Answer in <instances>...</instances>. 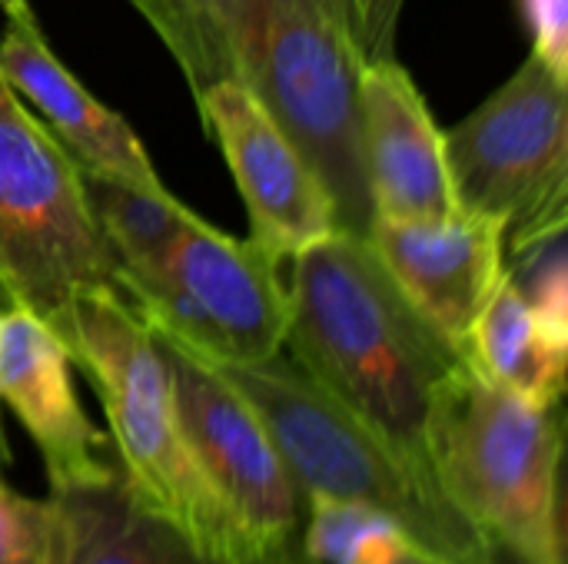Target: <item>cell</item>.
Instances as JSON below:
<instances>
[{
	"mask_svg": "<svg viewBox=\"0 0 568 564\" xmlns=\"http://www.w3.org/2000/svg\"><path fill=\"white\" fill-rule=\"evenodd\" d=\"M286 293L290 359L433 475L429 425L463 352L413 309L366 236L336 229L290 256Z\"/></svg>",
	"mask_w": 568,
	"mask_h": 564,
	"instance_id": "obj_1",
	"label": "cell"
},
{
	"mask_svg": "<svg viewBox=\"0 0 568 564\" xmlns=\"http://www.w3.org/2000/svg\"><path fill=\"white\" fill-rule=\"evenodd\" d=\"M73 366L90 379L116 449V472L143 512L196 552L230 562L256 555L203 479L180 425L173 382L153 332L106 286L77 293L50 319Z\"/></svg>",
	"mask_w": 568,
	"mask_h": 564,
	"instance_id": "obj_2",
	"label": "cell"
},
{
	"mask_svg": "<svg viewBox=\"0 0 568 564\" xmlns=\"http://www.w3.org/2000/svg\"><path fill=\"white\" fill-rule=\"evenodd\" d=\"M213 369L260 416L303 499H346L393 515L429 564H506L433 475L310 379L286 349Z\"/></svg>",
	"mask_w": 568,
	"mask_h": 564,
	"instance_id": "obj_3",
	"label": "cell"
},
{
	"mask_svg": "<svg viewBox=\"0 0 568 564\" xmlns=\"http://www.w3.org/2000/svg\"><path fill=\"white\" fill-rule=\"evenodd\" d=\"M429 465L446 499L516 564H566L562 416L463 366L439 392Z\"/></svg>",
	"mask_w": 568,
	"mask_h": 564,
	"instance_id": "obj_4",
	"label": "cell"
},
{
	"mask_svg": "<svg viewBox=\"0 0 568 564\" xmlns=\"http://www.w3.org/2000/svg\"><path fill=\"white\" fill-rule=\"evenodd\" d=\"M236 73L333 196L339 229L366 236L373 203L363 166L356 43L310 0H240Z\"/></svg>",
	"mask_w": 568,
	"mask_h": 564,
	"instance_id": "obj_5",
	"label": "cell"
},
{
	"mask_svg": "<svg viewBox=\"0 0 568 564\" xmlns=\"http://www.w3.org/2000/svg\"><path fill=\"white\" fill-rule=\"evenodd\" d=\"M97 286L116 293V259L90 213L83 170L0 73V306L50 322Z\"/></svg>",
	"mask_w": 568,
	"mask_h": 564,
	"instance_id": "obj_6",
	"label": "cell"
},
{
	"mask_svg": "<svg viewBox=\"0 0 568 564\" xmlns=\"http://www.w3.org/2000/svg\"><path fill=\"white\" fill-rule=\"evenodd\" d=\"M446 160L459 209L503 223L513 253L566 233L568 76L529 53L446 133Z\"/></svg>",
	"mask_w": 568,
	"mask_h": 564,
	"instance_id": "obj_7",
	"label": "cell"
},
{
	"mask_svg": "<svg viewBox=\"0 0 568 564\" xmlns=\"http://www.w3.org/2000/svg\"><path fill=\"white\" fill-rule=\"evenodd\" d=\"M153 339L173 382L190 452L246 545L256 555L293 545L303 522V495L260 416L210 362L160 336Z\"/></svg>",
	"mask_w": 568,
	"mask_h": 564,
	"instance_id": "obj_8",
	"label": "cell"
},
{
	"mask_svg": "<svg viewBox=\"0 0 568 564\" xmlns=\"http://www.w3.org/2000/svg\"><path fill=\"white\" fill-rule=\"evenodd\" d=\"M193 100L236 180L256 243L290 259L339 229L323 180L240 80H220Z\"/></svg>",
	"mask_w": 568,
	"mask_h": 564,
	"instance_id": "obj_9",
	"label": "cell"
},
{
	"mask_svg": "<svg viewBox=\"0 0 568 564\" xmlns=\"http://www.w3.org/2000/svg\"><path fill=\"white\" fill-rule=\"evenodd\" d=\"M0 406L37 445L50 495L97 489L116 475L106 459L110 439L90 422L73 389L63 339L23 306H0Z\"/></svg>",
	"mask_w": 568,
	"mask_h": 564,
	"instance_id": "obj_10",
	"label": "cell"
},
{
	"mask_svg": "<svg viewBox=\"0 0 568 564\" xmlns=\"http://www.w3.org/2000/svg\"><path fill=\"white\" fill-rule=\"evenodd\" d=\"M359 126L373 219L439 223L463 213L449 176L446 133L396 57L363 63Z\"/></svg>",
	"mask_w": 568,
	"mask_h": 564,
	"instance_id": "obj_11",
	"label": "cell"
},
{
	"mask_svg": "<svg viewBox=\"0 0 568 564\" xmlns=\"http://www.w3.org/2000/svg\"><path fill=\"white\" fill-rule=\"evenodd\" d=\"M366 239L413 309L463 352L473 322L506 276L503 223L466 209L439 223L373 219Z\"/></svg>",
	"mask_w": 568,
	"mask_h": 564,
	"instance_id": "obj_12",
	"label": "cell"
},
{
	"mask_svg": "<svg viewBox=\"0 0 568 564\" xmlns=\"http://www.w3.org/2000/svg\"><path fill=\"white\" fill-rule=\"evenodd\" d=\"M280 256L190 213L160 269L200 306L220 339V362H263L283 352L290 293ZM216 362V366H220Z\"/></svg>",
	"mask_w": 568,
	"mask_h": 564,
	"instance_id": "obj_13",
	"label": "cell"
},
{
	"mask_svg": "<svg viewBox=\"0 0 568 564\" xmlns=\"http://www.w3.org/2000/svg\"><path fill=\"white\" fill-rule=\"evenodd\" d=\"M0 73L80 170L140 189H166L130 123L116 110L103 106L57 60L33 13L7 17V30L0 37Z\"/></svg>",
	"mask_w": 568,
	"mask_h": 564,
	"instance_id": "obj_14",
	"label": "cell"
},
{
	"mask_svg": "<svg viewBox=\"0 0 568 564\" xmlns=\"http://www.w3.org/2000/svg\"><path fill=\"white\" fill-rule=\"evenodd\" d=\"M57 515L53 564H313L300 542L253 558L230 562L196 552L186 539L143 512L120 472L97 489L50 495Z\"/></svg>",
	"mask_w": 568,
	"mask_h": 564,
	"instance_id": "obj_15",
	"label": "cell"
},
{
	"mask_svg": "<svg viewBox=\"0 0 568 564\" xmlns=\"http://www.w3.org/2000/svg\"><path fill=\"white\" fill-rule=\"evenodd\" d=\"M463 359L486 382L536 402L562 406L568 369V329L546 322L516 279L506 273L473 322Z\"/></svg>",
	"mask_w": 568,
	"mask_h": 564,
	"instance_id": "obj_16",
	"label": "cell"
},
{
	"mask_svg": "<svg viewBox=\"0 0 568 564\" xmlns=\"http://www.w3.org/2000/svg\"><path fill=\"white\" fill-rule=\"evenodd\" d=\"M83 186L90 213L116 259V276L156 269L166 249L173 246L176 233L183 229L186 216L193 213L170 189H140L87 170Z\"/></svg>",
	"mask_w": 568,
	"mask_h": 564,
	"instance_id": "obj_17",
	"label": "cell"
},
{
	"mask_svg": "<svg viewBox=\"0 0 568 564\" xmlns=\"http://www.w3.org/2000/svg\"><path fill=\"white\" fill-rule=\"evenodd\" d=\"M296 542L313 564H429L393 515L346 499H303Z\"/></svg>",
	"mask_w": 568,
	"mask_h": 564,
	"instance_id": "obj_18",
	"label": "cell"
},
{
	"mask_svg": "<svg viewBox=\"0 0 568 564\" xmlns=\"http://www.w3.org/2000/svg\"><path fill=\"white\" fill-rule=\"evenodd\" d=\"M183 70L193 96L233 80V27L240 0H130Z\"/></svg>",
	"mask_w": 568,
	"mask_h": 564,
	"instance_id": "obj_19",
	"label": "cell"
},
{
	"mask_svg": "<svg viewBox=\"0 0 568 564\" xmlns=\"http://www.w3.org/2000/svg\"><path fill=\"white\" fill-rule=\"evenodd\" d=\"M53 502L27 499L0 479V564H53Z\"/></svg>",
	"mask_w": 568,
	"mask_h": 564,
	"instance_id": "obj_20",
	"label": "cell"
},
{
	"mask_svg": "<svg viewBox=\"0 0 568 564\" xmlns=\"http://www.w3.org/2000/svg\"><path fill=\"white\" fill-rule=\"evenodd\" d=\"M403 3L406 0H349L353 43L366 63L396 57V30H399Z\"/></svg>",
	"mask_w": 568,
	"mask_h": 564,
	"instance_id": "obj_21",
	"label": "cell"
},
{
	"mask_svg": "<svg viewBox=\"0 0 568 564\" xmlns=\"http://www.w3.org/2000/svg\"><path fill=\"white\" fill-rule=\"evenodd\" d=\"M532 33V53L568 76V0H519Z\"/></svg>",
	"mask_w": 568,
	"mask_h": 564,
	"instance_id": "obj_22",
	"label": "cell"
},
{
	"mask_svg": "<svg viewBox=\"0 0 568 564\" xmlns=\"http://www.w3.org/2000/svg\"><path fill=\"white\" fill-rule=\"evenodd\" d=\"M310 3L353 40V7H349V0H310Z\"/></svg>",
	"mask_w": 568,
	"mask_h": 564,
	"instance_id": "obj_23",
	"label": "cell"
},
{
	"mask_svg": "<svg viewBox=\"0 0 568 564\" xmlns=\"http://www.w3.org/2000/svg\"><path fill=\"white\" fill-rule=\"evenodd\" d=\"M0 10H3L7 17H30V13H33L27 0H0Z\"/></svg>",
	"mask_w": 568,
	"mask_h": 564,
	"instance_id": "obj_24",
	"label": "cell"
}]
</instances>
